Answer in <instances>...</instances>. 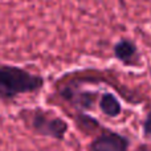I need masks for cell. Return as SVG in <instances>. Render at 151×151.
Returning a JSON list of instances; mask_svg holds the SVG:
<instances>
[{
  "instance_id": "3957f363",
  "label": "cell",
  "mask_w": 151,
  "mask_h": 151,
  "mask_svg": "<svg viewBox=\"0 0 151 151\" xmlns=\"http://www.w3.org/2000/svg\"><path fill=\"white\" fill-rule=\"evenodd\" d=\"M113 56L126 68H141L142 55L135 41L129 37H121L113 45Z\"/></svg>"
},
{
  "instance_id": "ba28073f",
  "label": "cell",
  "mask_w": 151,
  "mask_h": 151,
  "mask_svg": "<svg viewBox=\"0 0 151 151\" xmlns=\"http://www.w3.org/2000/svg\"><path fill=\"white\" fill-rule=\"evenodd\" d=\"M138 1H150V0H138Z\"/></svg>"
},
{
  "instance_id": "5b68a950",
  "label": "cell",
  "mask_w": 151,
  "mask_h": 151,
  "mask_svg": "<svg viewBox=\"0 0 151 151\" xmlns=\"http://www.w3.org/2000/svg\"><path fill=\"white\" fill-rule=\"evenodd\" d=\"M61 97L80 110H91L96 104L97 93L91 90H74L70 86H65L61 90Z\"/></svg>"
},
{
  "instance_id": "6da1fadb",
  "label": "cell",
  "mask_w": 151,
  "mask_h": 151,
  "mask_svg": "<svg viewBox=\"0 0 151 151\" xmlns=\"http://www.w3.org/2000/svg\"><path fill=\"white\" fill-rule=\"evenodd\" d=\"M45 78L16 65H0V99L13 101L24 94L39 93Z\"/></svg>"
},
{
  "instance_id": "7a4b0ae2",
  "label": "cell",
  "mask_w": 151,
  "mask_h": 151,
  "mask_svg": "<svg viewBox=\"0 0 151 151\" xmlns=\"http://www.w3.org/2000/svg\"><path fill=\"white\" fill-rule=\"evenodd\" d=\"M28 114L29 127L35 134L55 141H64L69 130V123L64 118L42 109H33L24 111Z\"/></svg>"
},
{
  "instance_id": "8992f818",
  "label": "cell",
  "mask_w": 151,
  "mask_h": 151,
  "mask_svg": "<svg viewBox=\"0 0 151 151\" xmlns=\"http://www.w3.org/2000/svg\"><path fill=\"white\" fill-rule=\"evenodd\" d=\"M98 106L102 114L109 118H117L122 114V104L118 99V97L111 91H105L101 94Z\"/></svg>"
},
{
  "instance_id": "52a82bcc",
  "label": "cell",
  "mask_w": 151,
  "mask_h": 151,
  "mask_svg": "<svg viewBox=\"0 0 151 151\" xmlns=\"http://www.w3.org/2000/svg\"><path fill=\"white\" fill-rule=\"evenodd\" d=\"M142 137L151 142V113H147L142 121Z\"/></svg>"
},
{
  "instance_id": "277c9868",
  "label": "cell",
  "mask_w": 151,
  "mask_h": 151,
  "mask_svg": "<svg viewBox=\"0 0 151 151\" xmlns=\"http://www.w3.org/2000/svg\"><path fill=\"white\" fill-rule=\"evenodd\" d=\"M129 149L130 139L115 131L101 134L89 145V151H129Z\"/></svg>"
}]
</instances>
